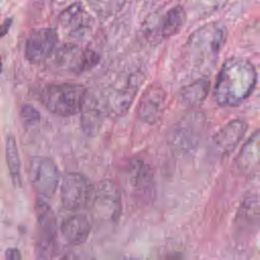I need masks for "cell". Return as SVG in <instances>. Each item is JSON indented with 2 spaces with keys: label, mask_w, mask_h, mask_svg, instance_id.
<instances>
[{
  "label": "cell",
  "mask_w": 260,
  "mask_h": 260,
  "mask_svg": "<svg viewBox=\"0 0 260 260\" xmlns=\"http://www.w3.org/2000/svg\"><path fill=\"white\" fill-rule=\"evenodd\" d=\"M256 80V70L249 61L239 57L230 58L217 74L213 98L221 106H237L250 95Z\"/></svg>",
  "instance_id": "obj_1"
},
{
  "label": "cell",
  "mask_w": 260,
  "mask_h": 260,
  "mask_svg": "<svg viewBox=\"0 0 260 260\" xmlns=\"http://www.w3.org/2000/svg\"><path fill=\"white\" fill-rule=\"evenodd\" d=\"M226 38L223 23L213 21L196 29L185 46V58L191 69L206 75L216 64L218 54Z\"/></svg>",
  "instance_id": "obj_2"
},
{
  "label": "cell",
  "mask_w": 260,
  "mask_h": 260,
  "mask_svg": "<svg viewBox=\"0 0 260 260\" xmlns=\"http://www.w3.org/2000/svg\"><path fill=\"white\" fill-rule=\"evenodd\" d=\"M86 88L76 83L50 84L41 94L45 107L53 114L68 117L81 111L86 100Z\"/></svg>",
  "instance_id": "obj_3"
},
{
  "label": "cell",
  "mask_w": 260,
  "mask_h": 260,
  "mask_svg": "<svg viewBox=\"0 0 260 260\" xmlns=\"http://www.w3.org/2000/svg\"><path fill=\"white\" fill-rule=\"evenodd\" d=\"M184 7L177 5L166 12L151 14L143 24L145 38L150 43H159L179 32L186 21Z\"/></svg>",
  "instance_id": "obj_4"
},
{
  "label": "cell",
  "mask_w": 260,
  "mask_h": 260,
  "mask_svg": "<svg viewBox=\"0 0 260 260\" xmlns=\"http://www.w3.org/2000/svg\"><path fill=\"white\" fill-rule=\"evenodd\" d=\"M94 188L89 180L79 173H68L61 184L60 197L68 210H79L88 206L93 199Z\"/></svg>",
  "instance_id": "obj_5"
},
{
  "label": "cell",
  "mask_w": 260,
  "mask_h": 260,
  "mask_svg": "<svg viewBox=\"0 0 260 260\" xmlns=\"http://www.w3.org/2000/svg\"><path fill=\"white\" fill-rule=\"evenodd\" d=\"M28 177L34 189L40 195L52 197L59 184L60 171L52 158L34 156L29 160Z\"/></svg>",
  "instance_id": "obj_6"
},
{
  "label": "cell",
  "mask_w": 260,
  "mask_h": 260,
  "mask_svg": "<svg viewBox=\"0 0 260 260\" xmlns=\"http://www.w3.org/2000/svg\"><path fill=\"white\" fill-rule=\"evenodd\" d=\"M58 34L53 27H41L32 30L25 44V57L31 63L44 62L54 51Z\"/></svg>",
  "instance_id": "obj_7"
},
{
  "label": "cell",
  "mask_w": 260,
  "mask_h": 260,
  "mask_svg": "<svg viewBox=\"0 0 260 260\" xmlns=\"http://www.w3.org/2000/svg\"><path fill=\"white\" fill-rule=\"evenodd\" d=\"M91 203L101 216L116 219L121 210V194L117 184L111 180L100 182Z\"/></svg>",
  "instance_id": "obj_8"
},
{
  "label": "cell",
  "mask_w": 260,
  "mask_h": 260,
  "mask_svg": "<svg viewBox=\"0 0 260 260\" xmlns=\"http://www.w3.org/2000/svg\"><path fill=\"white\" fill-rule=\"evenodd\" d=\"M56 60L65 69L82 72L96 64L99 56L91 50H82L78 46L69 44L60 48Z\"/></svg>",
  "instance_id": "obj_9"
},
{
  "label": "cell",
  "mask_w": 260,
  "mask_h": 260,
  "mask_svg": "<svg viewBox=\"0 0 260 260\" xmlns=\"http://www.w3.org/2000/svg\"><path fill=\"white\" fill-rule=\"evenodd\" d=\"M237 171L246 177L260 173V129L254 132L243 145L235 159Z\"/></svg>",
  "instance_id": "obj_10"
},
{
  "label": "cell",
  "mask_w": 260,
  "mask_h": 260,
  "mask_svg": "<svg viewBox=\"0 0 260 260\" xmlns=\"http://www.w3.org/2000/svg\"><path fill=\"white\" fill-rule=\"evenodd\" d=\"M130 192L142 199L153 196V177L148 167L140 160H134L127 170Z\"/></svg>",
  "instance_id": "obj_11"
},
{
  "label": "cell",
  "mask_w": 260,
  "mask_h": 260,
  "mask_svg": "<svg viewBox=\"0 0 260 260\" xmlns=\"http://www.w3.org/2000/svg\"><path fill=\"white\" fill-rule=\"evenodd\" d=\"M246 130L247 124L245 121L233 120L229 122L212 138L215 149L223 155L230 153L242 140Z\"/></svg>",
  "instance_id": "obj_12"
},
{
  "label": "cell",
  "mask_w": 260,
  "mask_h": 260,
  "mask_svg": "<svg viewBox=\"0 0 260 260\" xmlns=\"http://www.w3.org/2000/svg\"><path fill=\"white\" fill-rule=\"evenodd\" d=\"M165 91L158 86L146 89L138 106V116L143 122L152 124L159 119L165 106Z\"/></svg>",
  "instance_id": "obj_13"
},
{
  "label": "cell",
  "mask_w": 260,
  "mask_h": 260,
  "mask_svg": "<svg viewBox=\"0 0 260 260\" xmlns=\"http://www.w3.org/2000/svg\"><path fill=\"white\" fill-rule=\"evenodd\" d=\"M90 230V221L82 213H76L67 217L61 224V234L64 240L74 246L83 244L87 240Z\"/></svg>",
  "instance_id": "obj_14"
},
{
  "label": "cell",
  "mask_w": 260,
  "mask_h": 260,
  "mask_svg": "<svg viewBox=\"0 0 260 260\" xmlns=\"http://www.w3.org/2000/svg\"><path fill=\"white\" fill-rule=\"evenodd\" d=\"M59 23L64 27L71 28L74 36H82L89 29V17L86 15L83 5L75 2L66 7L59 15Z\"/></svg>",
  "instance_id": "obj_15"
},
{
  "label": "cell",
  "mask_w": 260,
  "mask_h": 260,
  "mask_svg": "<svg viewBox=\"0 0 260 260\" xmlns=\"http://www.w3.org/2000/svg\"><path fill=\"white\" fill-rule=\"evenodd\" d=\"M35 212L39 226V237L56 241L57 218L53 208L42 198L37 199Z\"/></svg>",
  "instance_id": "obj_16"
},
{
  "label": "cell",
  "mask_w": 260,
  "mask_h": 260,
  "mask_svg": "<svg viewBox=\"0 0 260 260\" xmlns=\"http://www.w3.org/2000/svg\"><path fill=\"white\" fill-rule=\"evenodd\" d=\"M137 83L135 77L129 76L127 81L113 92L110 99V105L115 113L122 114L129 109L138 88Z\"/></svg>",
  "instance_id": "obj_17"
},
{
  "label": "cell",
  "mask_w": 260,
  "mask_h": 260,
  "mask_svg": "<svg viewBox=\"0 0 260 260\" xmlns=\"http://www.w3.org/2000/svg\"><path fill=\"white\" fill-rule=\"evenodd\" d=\"M209 81L205 78L197 79L186 85L181 92L182 102L189 107L199 106L207 95Z\"/></svg>",
  "instance_id": "obj_18"
},
{
  "label": "cell",
  "mask_w": 260,
  "mask_h": 260,
  "mask_svg": "<svg viewBox=\"0 0 260 260\" xmlns=\"http://www.w3.org/2000/svg\"><path fill=\"white\" fill-rule=\"evenodd\" d=\"M6 161L9 170V174L12 179V183L15 187L21 186V175H20V157L18 153L17 144L13 135L9 134L6 138L5 144Z\"/></svg>",
  "instance_id": "obj_19"
},
{
  "label": "cell",
  "mask_w": 260,
  "mask_h": 260,
  "mask_svg": "<svg viewBox=\"0 0 260 260\" xmlns=\"http://www.w3.org/2000/svg\"><path fill=\"white\" fill-rule=\"evenodd\" d=\"M56 253V241L38 237L35 245L37 260H52Z\"/></svg>",
  "instance_id": "obj_20"
},
{
  "label": "cell",
  "mask_w": 260,
  "mask_h": 260,
  "mask_svg": "<svg viewBox=\"0 0 260 260\" xmlns=\"http://www.w3.org/2000/svg\"><path fill=\"white\" fill-rule=\"evenodd\" d=\"M20 116H21L22 121L26 125H35L41 119L39 111L30 105H23L22 106V108L20 110Z\"/></svg>",
  "instance_id": "obj_21"
},
{
  "label": "cell",
  "mask_w": 260,
  "mask_h": 260,
  "mask_svg": "<svg viewBox=\"0 0 260 260\" xmlns=\"http://www.w3.org/2000/svg\"><path fill=\"white\" fill-rule=\"evenodd\" d=\"M5 260H22L19 250L16 248H8L5 252Z\"/></svg>",
  "instance_id": "obj_22"
},
{
  "label": "cell",
  "mask_w": 260,
  "mask_h": 260,
  "mask_svg": "<svg viewBox=\"0 0 260 260\" xmlns=\"http://www.w3.org/2000/svg\"><path fill=\"white\" fill-rule=\"evenodd\" d=\"M11 22H12V19L7 18L3 23H0V38L4 37L8 32V29L11 25Z\"/></svg>",
  "instance_id": "obj_23"
},
{
  "label": "cell",
  "mask_w": 260,
  "mask_h": 260,
  "mask_svg": "<svg viewBox=\"0 0 260 260\" xmlns=\"http://www.w3.org/2000/svg\"><path fill=\"white\" fill-rule=\"evenodd\" d=\"M162 260H184V259H183V256L180 254H172V255H168Z\"/></svg>",
  "instance_id": "obj_24"
},
{
  "label": "cell",
  "mask_w": 260,
  "mask_h": 260,
  "mask_svg": "<svg viewBox=\"0 0 260 260\" xmlns=\"http://www.w3.org/2000/svg\"><path fill=\"white\" fill-rule=\"evenodd\" d=\"M2 71V61H1V56H0V73Z\"/></svg>",
  "instance_id": "obj_25"
}]
</instances>
